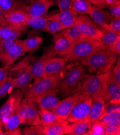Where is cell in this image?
I'll return each instance as SVG.
<instances>
[{"label":"cell","instance_id":"6da1fadb","mask_svg":"<svg viewBox=\"0 0 120 135\" xmlns=\"http://www.w3.org/2000/svg\"><path fill=\"white\" fill-rule=\"evenodd\" d=\"M117 56L108 47L102 45L91 55L81 60V64L88 67L89 73L100 74L112 70Z\"/></svg>","mask_w":120,"mask_h":135},{"label":"cell","instance_id":"7a4b0ae2","mask_svg":"<svg viewBox=\"0 0 120 135\" xmlns=\"http://www.w3.org/2000/svg\"><path fill=\"white\" fill-rule=\"evenodd\" d=\"M101 45V39L81 37L72 44L70 52L64 56V59L72 62L81 61L91 55Z\"/></svg>","mask_w":120,"mask_h":135},{"label":"cell","instance_id":"3957f363","mask_svg":"<svg viewBox=\"0 0 120 135\" xmlns=\"http://www.w3.org/2000/svg\"><path fill=\"white\" fill-rule=\"evenodd\" d=\"M62 73L56 75L35 79L33 83L24 93L25 98L36 101V99L40 95L49 90L56 88L59 83L63 78Z\"/></svg>","mask_w":120,"mask_h":135},{"label":"cell","instance_id":"277c9868","mask_svg":"<svg viewBox=\"0 0 120 135\" xmlns=\"http://www.w3.org/2000/svg\"><path fill=\"white\" fill-rule=\"evenodd\" d=\"M21 124L26 126L40 125V116L38 104L36 101L25 98L17 111Z\"/></svg>","mask_w":120,"mask_h":135},{"label":"cell","instance_id":"5b68a950","mask_svg":"<svg viewBox=\"0 0 120 135\" xmlns=\"http://www.w3.org/2000/svg\"><path fill=\"white\" fill-rule=\"evenodd\" d=\"M109 72L103 74L90 75L87 78L84 80L79 91L84 95L90 97L100 94L103 97L105 80Z\"/></svg>","mask_w":120,"mask_h":135},{"label":"cell","instance_id":"8992f818","mask_svg":"<svg viewBox=\"0 0 120 135\" xmlns=\"http://www.w3.org/2000/svg\"><path fill=\"white\" fill-rule=\"evenodd\" d=\"M85 75V70L84 65L79 64L67 73L59 83L57 87L58 91L62 93L69 92L73 89Z\"/></svg>","mask_w":120,"mask_h":135},{"label":"cell","instance_id":"52a82bcc","mask_svg":"<svg viewBox=\"0 0 120 135\" xmlns=\"http://www.w3.org/2000/svg\"><path fill=\"white\" fill-rule=\"evenodd\" d=\"M23 92L20 89L13 90L6 102L0 107V126L3 128L4 120L17 112L21 104Z\"/></svg>","mask_w":120,"mask_h":135},{"label":"cell","instance_id":"ba28073f","mask_svg":"<svg viewBox=\"0 0 120 135\" xmlns=\"http://www.w3.org/2000/svg\"><path fill=\"white\" fill-rule=\"evenodd\" d=\"M91 103L90 96L80 93L67 119L68 122L73 123L78 120L87 117L90 112Z\"/></svg>","mask_w":120,"mask_h":135},{"label":"cell","instance_id":"9c48e42d","mask_svg":"<svg viewBox=\"0 0 120 135\" xmlns=\"http://www.w3.org/2000/svg\"><path fill=\"white\" fill-rule=\"evenodd\" d=\"M57 56L53 44L44 47L42 55L36 60L32 64L29 65L30 73L33 79L43 77L45 66L47 60Z\"/></svg>","mask_w":120,"mask_h":135},{"label":"cell","instance_id":"30bf717a","mask_svg":"<svg viewBox=\"0 0 120 135\" xmlns=\"http://www.w3.org/2000/svg\"><path fill=\"white\" fill-rule=\"evenodd\" d=\"M76 23L78 24L82 33L81 37L101 39V32L96 23L86 15H78Z\"/></svg>","mask_w":120,"mask_h":135},{"label":"cell","instance_id":"8fae6325","mask_svg":"<svg viewBox=\"0 0 120 135\" xmlns=\"http://www.w3.org/2000/svg\"><path fill=\"white\" fill-rule=\"evenodd\" d=\"M112 70L109 71L105 80L103 98L105 102L109 101L111 103L120 104V86L116 81Z\"/></svg>","mask_w":120,"mask_h":135},{"label":"cell","instance_id":"7c38bea8","mask_svg":"<svg viewBox=\"0 0 120 135\" xmlns=\"http://www.w3.org/2000/svg\"><path fill=\"white\" fill-rule=\"evenodd\" d=\"M55 4L54 0H33L26 5L25 11L32 17H46L49 9Z\"/></svg>","mask_w":120,"mask_h":135},{"label":"cell","instance_id":"4fadbf2b","mask_svg":"<svg viewBox=\"0 0 120 135\" xmlns=\"http://www.w3.org/2000/svg\"><path fill=\"white\" fill-rule=\"evenodd\" d=\"M52 35L54 40L53 47L57 55H59L60 57L67 55L70 52L72 43L65 35L64 29Z\"/></svg>","mask_w":120,"mask_h":135},{"label":"cell","instance_id":"5bb4252c","mask_svg":"<svg viewBox=\"0 0 120 135\" xmlns=\"http://www.w3.org/2000/svg\"><path fill=\"white\" fill-rule=\"evenodd\" d=\"M79 94L80 92L78 91L72 95L60 101L57 105L51 111L54 112L60 118L67 120Z\"/></svg>","mask_w":120,"mask_h":135},{"label":"cell","instance_id":"9a60e30c","mask_svg":"<svg viewBox=\"0 0 120 135\" xmlns=\"http://www.w3.org/2000/svg\"><path fill=\"white\" fill-rule=\"evenodd\" d=\"M43 42L44 39L41 36L37 30H33L29 31L27 37L22 40L24 52H29V55H33L39 49Z\"/></svg>","mask_w":120,"mask_h":135},{"label":"cell","instance_id":"2e32d148","mask_svg":"<svg viewBox=\"0 0 120 135\" xmlns=\"http://www.w3.org/2000/svg\"><path fill=\"white\" fill-rule=\"evenodd\" d=\"M89 16L95 23L105 29H109V25L114 18L108 10L93 5Z\"/></svg>","mask_w":120,"mask_h":135},{"label":"cell","instance_id":"e0dca14e","mask_svg":"<svg viewBox=\"0 0 120 135\" xmlns=\"http://www.w3.org/2000/svg\"><path fill=\"white\" fill-rule=\"evenodd\" d=\"M57 93L58 90L55 88L38 97L36 99V102L39 108H44L51 111L60 101L57 97Z\"/></svg>","mask_w":120,"mask_h":135},{"label":"cell","instance_id":"ac0fdd59","mask_svg":"<svg viewBox=\"0 0 120 135\" xmlns=\"http://www.w3.org/2000/svg\"><path fill=\"white\" fill-rule=\"evenodd\" d=\"M66 65V60L62 57H53L46 63L43 77L56 75L63 72Z\"/></svg>","mask_w":120,"mask_h":135},{"label":"cell","instance_id":"d6986e66","mask_svg":"<svg viewBox=\"0 0 120 135\" xmlns=\"http://www.w3.org/2000/svg\"><path fill=\"white\" fill-rule=\"evenodd\" d=\"M78 15L72 9L60 11L50 16H47L48 20H55L59 22L65 29L74 25L76 21Z\"/></svg>","mask_w":120,"mask_h":135},{"label":"cell","instance_id":"ffe728a7","mask_svg":"<svg viewBox=\"0 0 120 135\" xmlns=\"http://www.w3.org/2000/svg\"><path fill=\"white\" fill-rule=\"evenodd\" d=\"M24 53H25L24 52L22 46V40L18 39L15 45L0 60L3 67L6 69H9L14 64V62Z\"/></svg>","mask_w":120,"mask_h":135},{"label":"cell","instance_id":"44dd1931","mask_svg":"<svg viewBox=\"0 0 120 135\" xmlns=\"http://www.w3.org/2000/svg\"><path fill=\"white\" fill-rule=\"evenodd\" d=\"M39 114L40 116V125L43 127L57 124H69L67 120L60 118L52 111L44 108H39Z\"/></svg>","mask_w":120,"mask_h":135},{"label":"cell","instance_id":"7402d4cb","mask_svg":"<svg viewBox=\"0 0 120 135\" xmlns=\"http://www.w3.org/2000/svg\"><path fill=\"white\" fill-rule=\"evenodd\" d=\"M90 97L92 103L88 118L91 122H94L98 120L103 114L104 109L105 101L102 96L100 94Z\"/></svg>","mask_w":120,"mask_h":135},{"label":"cell","instance_id":"603a6c76","mask_svg":"<svg viewBox=\"0 0 120 135\" xmlns=\"http://www.w3.org/2000/svg\"><path fill=\"white\" fill-rule=\"evenodd\" d=\"M27 13L24 10H16L4 15L7 24L27 28Z\"/></svg>","mask_w":120,"mask_h":135},{"label":"cell","instance_id":"cb8c5ba5","mask_svg":"<svg viewBox=\"0 0 120 135\" xmlns=\"http://www.w3.org/2000/svg\"><path fill=\"white\" fill-rule=\"evenodd\" d=\"M29 65L24 67L20 74L15 78V88L20 89L24 93L28 89L32 79L29 70Z\"/></svg>","mask_w":120,"mask_h":135},{"label":"cell","instance_id":"d4e9b609","mask_svg":"<svg viewBox=\"0 0 120 135\" xmlns=\"http://www.w3.org/2000/svg\"><path fill=\"white\" fill-rule=\"evenodd\" d=\"M26 4L24 0H0V8L4 14L16 10H24Z\"/></svg>","mask_w":120,"mask_h":135},{"label":"cell","instance_id":"484cf974","mask_svg":"<svg viewBox=\"0 0 120 135\" xmlns=\"http://www.w3.org/2000/svg\"><path fill=\"white\" fill-rule=\"evenodd\" d=\"M71 9L76 15H89L93 4L88 0H71Z\"/></svg>","mask_w":120,"mask_h":135},{"label":"cell","instance_id":"4316f807","mask_svg":"<svg viewBox=\"0 0 120 135\" xmlns=\"http://www.w3.org/2000/svg\"><path fill=\"white\" fill-rule=\"evenodd\" d=\"M45 135H63L71 134V126L57 124L43 127Z\"/></svg>","mask_w":120,"mask_h":135},{"label":"cell","instance_id":"83f0119b","mask_svg":"<svg viewBox=\"0 0 120 135\" xmlns=\"http://www.w3.org/2000/svg\"><path fill=\"white\" fill-rule=\"evenodd\" d=\"M92 122L87 117L75 121L71 125V134L80 135L85 133L89 129Z\"/></svg>","mask_w":120,"mask_h":135},{"label":"cell","instance_id":"f1b7e54d","mask_svg":"<svg viewBox=\"0 0 120 135\" xmlns=\"http://www.w3.org/2000/svg\"><path fill=\"white\" fill-rule=\"evenodd\" d=\"M47 22V17H32L28 14L27 16L28 26L31 27L33 30L45 32Z\"/></svg>","mask_w":120,"mask_h":135},{"label":"cell","instance_id":"f546056e","mask_svg":"<svg viewBox=\"0 0 120 135\" xmlns=\"http://www.w3.org/2000/svg\"><path fill=\"white\" fill-rule=\"evenodd\" d=\"M99 29L101 32V43L104 46H109L118 38L120 37V36L112 31L110 29H105L100 26Z\"/></svg>","mask_w":120,"mask_h":135},{"label":"cell","instance_id":"4dcf8cb0","mask_svg":"<svg viewBox=\"0 0 120 135\" xmlns=\"http://www.w3.org/2000/svg\"><path fill=\"white\" fill-rule=\"evenodd\" d=\"M98 120L105 124L120 126V113L102 114Z\"/></svg>","mask_w":120,"mask_h":135},{"label":"cell","instance_id":"1f68e13d","mask_svg":"<svg viewBox=\"0 0 120 135\" xmlns=\"http://www.w3.org/2000/svg\"><path fill=\"white\" fill-rule=\"evenodd\" d=\"M64 31L72 44L82 36L79 25L76 23L70 28L64 29Z\"/></svg>","mask_w":120,"mask_h":135},{"label":"cell","instance_id":"d6a6232c","mask_svg":"<svg viewBox=\"0 0 120 135\" xmlns=\"http://www.w3.org/2000/svg\"><path fill=\"white\" fill-rule=\"evenodd\" d=\"M21 124V120L17 112L7 118L3 123V128L6 131L17 128Z\"/></svg>","mask_w":120,"mask_h":135},{"label":"cell","instance_id":"836d02e7","mask_svg":"<svg viewBox=\"0 0 120 135\" xmlns=\"http://www.w3.org/2000/svg\"><path fill=\"white\" fill-rule=\"evenodd\" d=\"M84 135H106V133L102 123L97 120L94 122H92L91 126L88 131H86Z\"/></svg>","mask_w":120,"mask_h":135},{"label":"cell","instance_id":"e575fe53","mask_svg":"<svg viewBox=\"0 0 120 135\" xmlns=\"http://www.w3.org/2000/svg\"><path fill=\"white\" fill-rule=\"evenodd\" d=\"M15 88V78L8 77L6 81L0 86V99Z\"/></svg>","mask_w":120,"mask_h":135},{"label":"cell","instance_id":"d590c367","mask_svg":"<svg viewBox=\"0 0 120 135\" xmlns=\"http://www.w3.org/2000/svg\"><path fill=\"white\" fill-rule=\"evenodd\" d=\"M65 29V27L59 22L55 20H48L45 32L53 35Z\"/></svg>","mask_w":120,"mask_h":135},{"label":"cell","instance_id":"8d00e7d4","mask_svg":"<svg viewBox=\"0 0 120 135\" xmlns=\"http://www.w3.org/2000/svg\"><path fill=\"white\" fill-rule=\"evenodd\" d=\"M22 134L24 135H43V127L41 125L29 126L23 128Z\"/></svg>","mask_w":120,"mask_h":135},{"label":"cell","instance_id":"74e56055","mask_svg":"<svg viewBox=\"0 0 120 135\" xmlns=\"http://www.w3.org/2000/svg\"><path fill=\"white\" fill-rule=\"evenodd\" d=\"M102 123V122H101ZM104 128L106 135H119L120 134V126L108 125L102 123Z\"/></svg>","mask_w":120,"mask_h":135},{"label":"cell","instance_id":"f35d334b","mask_svg":"<svg viewBox=\"0 0 120 135\" xmlns=\"http://www.w3.org/2000/svg\"><path fill=\"white\" fill-rule=\"evenodd\" d=\"M108 7L109 12L114 17H120V0H115Z\"/></svg>","mask_w":120,"mask_h":135},{"label":"cell","instance_id":"ab89813d","mask_svg":"<svg viewBox=\"0 0 120 135\" xmlns=\"http://www.w3.org/2000/svg\"><path fill=\"white\" fill-rule=\"evenodd\" d=\"M120 113V105L119 104L108 102L105 104L103 114Z\"/></svg>","mask_w":120,"mask_h":135},{"label":"cell","instance_id":"60d3db41","mask_svg":"<svg viewBox=\"0 0 120 135\" xmlns=\"http://www.w3.org/2000/svg\"><path fill=\"white\" fill-rule=\"evenodd\" d=\"M55 3L58 7L60 11L68 10L71 9V0H56Z\"/></svg>","mask_w":120,"mask_h":135},{"label":"cell","instance_id":"b9f144b4","mask_svg":"<svg viewBox=\"0 0 120 135\" xmlns=\"http://www.w3.org/2000/svg\"><path fill=\"white\" fill-rule=\"evenodd\" d=\"M17 39H16L15 40H12V41H10V42H4L1 43V52H2V57L6 55V54L10 51V50L14 47L17 41Z\"/></svg>","mask_w":120,"mask_h":135},{"label":"cell","instance_id":"7bdbcfd3","mask_svg":"<svg viewBox=\"0 0 120 135\" xmlns=\"http://www.w3.org/2000/svg\"><path fill=\"white\" fill-rule=\"evenodd\" d=\"M109 29L120 36V17H114L109 25Z\"/></svg>","mask_w":120,"mask_h":135},{"label":"cell","instance_id":"ee69618b","mask_svg":"<svg viewBox=\"0 0 120 135\" xmlns=\"http://www.w3.org/2000/svg\"><path fill=\"white\" fill-rule=\"evenodd\" d=\"M114 77L118 85L120 86V58L118 57L117 62L112 70Z\"/></svg>","mask_w":120,"mask_h":135},{"label":"cell","instance_id":"f6af8a7d","mask_svg":"<svg viewBox=\"0 0 120 135\" xmlns=\"http://www.w3.org/2000/svg\"><path fill=\"white\" fill-rule=\"evenodd\" d=\"M108 47L116 55L119 56L120 55V37L118 38Z\"/></svg>","mask_w":120,"mask_h":135},{"label":"cell","instance_id":"bcb514c9","mask_svg":"<svg viewBox=\"0 0 120 135\" xmlns=\"http://www.w3.org/2000/svg\"><path fill=\"white\" fill-rule=\"evenodd\" d=\"M9 73L8 69H6L3 67L0 68V86L6 81Z\"/></svg>","mask_w":120,"mask_h":135},{"label":"cell","instance_id":"7dc6e473","mask_svg":"<svg viewBox=\"0 0 120 135\" xmlns=\"http://www.w3.org/2000/svg\"><path fill=\"white\" fill-rule=\"evenodd\" d=\"M88 1L93 5L99 8L104 9L105 8L108 7L105 3L104 0H88Z\"/></svg>","mask_w":120,"mask_h":135},{"label":"cell","instance_id":"c3c4849f","mask_svg":"<svg viewBox=\"0 0 120 135\" xmlns=\"http://www.w3.org/2000/svg\"><path fill=\"white\" fill-rule=\"evenodd\" d=\"M4 135H21L22 134V132L21 129L18 127L17 128L11 129L6 131V132L3 133Z\"/></svg>","mask_w":120,"mask_h":135},{"label":"cell","instance_id":"681fc988","mask_svg":"<svg viewBox=\"0 0 120 135\" xmlns=\"http://www.w3.org/2000/svg\"><path fill=\"white\" fill-rule=\"evenodd\" d=\"M7 24V23L6 21L4 14L3 12L2 11V9L0 8V25L1 26H4Z\"/></svg>","mask_w":120,"mask_h":135},{"label":"cell","instance_id":"f907efd6","mask_svg":"<svg viewBox=\"0 0 120 135\" xmlns=\"http://www.w3.org/2000/svg\"><path fill=\"white\" fill-rule=\"evenodd\" d=\"M105 3L107 4V5L108 6V7H109L114 1H115V0H104Z\"/></svg>","mask_w":120,"mask_h":135},{"label":"cell","instance_id":"816d5d0a","mask_svg":"<svg viewBox=\"0 0 120 135\" xmlns=\"http://www.w3.org/2000/svg\"><path fill=\"white\" fill-rule=\"evenodd\" d=\"M2 58V52H1V43L0 42V60Z\"/></svg>","mask_w":120,"mask_h":135},{"label":"cell","instance_id":"f5cc1de1","mask_svg":"<svg viewBox=\"0 0 120 135\" xmlns=\"http://www.w3.org/2000/svg\"><path fill=\"white\" fill-rule=\"evenodd\" d=\"M2 128V127L1 126H0V135H3L4 133Z\"/></svg>","mask_w":120,"mask_h":135},{"label":"cell","instance_id":"db71d44e","mask_svg":"<svg viewBox=\"0 0 120 135\" xmlns=\"http://www.w3.org/2000/svg\"><path fill=\"white\" fill-rule=\"evenodd\" d=\"M24 2H25V3L26 4H29L30 2H31L32 1H33V0H24Z\"/></svg>","mask_w":120,"mask_h":135},{"label":"cell","instance_id":"11a10c76","mask_svg":"<svg viewBox=\"0 0 120 135\" xmlns=\"http://www.w3.org/2000/svg\"><path fill=\"white\" fill-rule=\"evenodd\" d=\"M0 26H1V25H0Z\"/></svg>","mask_w":120,"mask_h":135}]
</instances>
